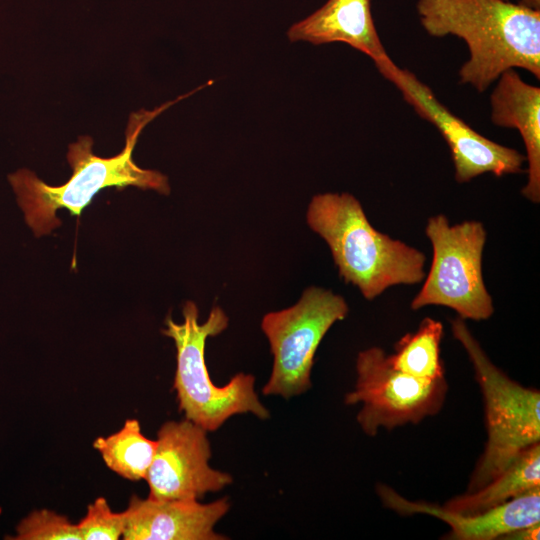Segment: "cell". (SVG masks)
Returning <instances> with one entry per match:
<instances>
[{"label":"cell","instance_id":"12","mask_svg":"<svg viewBox=\"0 0 540 540\" xmlns=\"http://www.w3.org/2000/svg\"><path fill=\"white\" fill-rule=\"evenodd\" d=\"M230 508L227 497L210 503L198 500H155L131 496L125 540H223L214 527Z\"/></svg>","mask_w":540,"mask_h":540},{"label":"cell","instance_id":"6","mask_svg":"<svg viewBox=\"0 0 540 540\" xmlns=\"http://www.w3.org/2000/svg\"><path fill=\"white\" fill-rule=\"evenodd\" d=\"M433 259L423 286L411 301V309L445 306L458 317L489 319L494 306L482 273L486 230L479 221L450 225L443 214L432 216L425 227Z\"/></svg>","mask_w":540,"mask_h":540},{"label":"cell","instance_id":"15","mask_svg":"<svg viewBox=\"0 0 540 540\" xmlns=\"http://www.w3.org/2000/svg\"><path fill=\"white\" fill-rule=\"evenodd\" d=\"M540 487V444L524 450L482 488L465 492L443 507L461 514L483 512Z\"/></svg>","mask_w":540,"mask_h":540},{"label":"cell","instance_id":"20","mask_svg":"<svg viewBox=\"0 0 540 540\" xmlns=\"http://www.w3.org/2000/svg\"><path fill=\"white\" fill-rule=\"evenodd\" d=\"M539 523L515 530L504 535L502 540H539Z\"/></svg>","mask_w":540,"mask_h":540},{"label":"cell","instance_id":"2","mask_svg":"<svg viewBox=\"0 0 540 540\" xmlns=\"http://www.w3.org/2000/svg\"><path fill=\"white\" fill-rule=\"evenodd\" d=\"M169 101L153 110L141 109L130 115L126 128L123 150L109 158L93 153V140L81 136L70 144L67 160L72 168L70 179L60 186H50L29 169L22 168L8 175L27 225L35 236L48 234L61 224L56 216L58 209L65 208L71 215L79 216L94 196L102 189L128 186L154 190L160 194L170 193L168 178L156 170L139 167L133 160V151L143 128L179 99Z\"/></svg>","mask_w":540,"mask_h":540},{"label":"cell","instance_id":"11","mask_svg":"<svg viewBox=\"0 0 540 540\" xmlns=\"http://www.w3.org/2000/svg\"><path fill=\"white\" fill-rule=\"evenodd\" d=\"M383 506L402 515L427 514L450 526L444 537L453 540H495L515 530L540 522V487L499 506L473 514H461L424 501H411L393 488L378 484Z\"/></svg>","mask_w":540,"mask_h":540},{"label":"cell","instance_id":"13","mask_svg":"<svg viewBox=\"0 0 540 540\" xmlns=\"http://www.w3.org/2000/svg\"><path fill=\"white\" fill-rule=\"evenodd\" d=\"M291 42L313 45L347 44L369 56L383 75L395 63L377 33L370 0H328L322 7L287 31Z\"/></svg>","mask_w":540,"mask_h":540},{"label":"cell","instance_id":"9","mask_svg":"<svg viewBox=\"0 0 540 540\" xmlns=\"http://www.w3.org/2000/svg\"><path fill=\"white\" fill-rule=\"evenodd\" d=\"M382 76L399 89L420 117L439 130L450 148L457 182L465 183L484 173L500 177L522 172L525 156L477 133L412 72L395 64Z\"/></svg>","mask_w":540,"mask_h":540},{"label":"cell","instance_id":"10","mask_svg":"<svg viewBox=\"0 0 540 540\" xmlns=\"http://www.w3.org/2000/svg\"><path fill=\"white\" fill-rule=\"evenodd\" d=\"M156 441V452L145 478L149 498L199 500L232 483L230 474L209 465L207 431L186 418L164 423Z\"/></svg>","mask_w":540,"mask_h":540},{"label":"cell","instance_id":"7","mask_svg":"<svg viewBox=\"0 0 540 540\" xmlns=\"http://www.w3.org/2000/svg\"><path fill=\"white\" fill-rule=\"evenodd\" d=\"M349 312L346 300L321 287H307L292 306L265 314L261 329L268 339L273 366L262 389L285 399L311 388L314 356L332 325Z\"/></svg>","mask_w":540,"mask_h":540},{"label":"cell","instance_id":"19","mask_svg":"<svg viewBox=\"0 0 540 540\" xmlns=\"http://www.w3.org/2000/svg\"><path fill=\"white\" fill-rule=\"evenodd\" d=\"M125 525V512H113L104 497L89 504L86 515L77 523L82 540H118Z\"/></svg>","mask_w":540,"mask_h":540},{"label":"cell","instance_id":"16","mask_svg":"<svg viewBox=\"0 0 540 540\" xmlns=\"http://www.w3.org/2000/svg\"><path fill=\"white\" fill-rule=\"evenodd\" d=\"M93 447L113 472L127 480L138 481L147 476L157 441L142 434L138 420L128 419L117 432L96 438Z\"/></svg>","mask_w":540,"mask_h":540},{"label":"cell","instance_id":"4","mask_svg":"<svg viewBox=\"0 0 540 540\" xmlns=\"http://www.w3.org/2000/svg\"><path fill=\"white\" fill-rule=\"evenodd\" d=\"M182 314V323L168 317L162 333L170 337L176 347L173 388L185 418L207 432L216 431L236 414L251 413L260 419L269 418V411L255 392L253 375L238 373L222 387L216 386L210 378L205 360L206 340L228 327L225 311L215 305L207 320L199 323L197 305L187 301Z\"/></svg>","mask_w":540,"mask_h":540},{"label":"cell","instance_id":"1","mask_svg":"<svg viewBox=\"0 0 540 540\" xmlns=\"http://www.w3.org/2000/svg\"><path fill=\"white\" fill-rule=\"evenodd\" d=\"M416 8L428 34L467 44L461 83L483 92L514 68L540 78V10L510 0H418Z\"/></svg>","mask_w":540,"mask_h":540},{"label":"cell","instance_id":"8","mask_svg":"<svg viewBox=\"0 0 540 540\" xmlns=\"http://www.w3.org/2000/svg\"><path fill=\"white\" fill-rule=\"evenodd\" d=\"M448 392L445 378L427 381L396 370L380 347L358 353L356 382L345 396L347 405L362 403L357 422L368 436L380 428L418 424L440 412Z\"/></svg>","mask_w":540,"mask_h":540},{"label":"cell","instance_id":"3","mask_svg":"<svg viewBox=\"0 0 540 540\" xmlns=\"http://www.w3.org/2000/svg\"><path fill=\"white\" fill-rule=\"evenodd\" d=\"M306 221L327 243L339 276L365 299L373 300L391 286L424 280V253L375 229L352 194L313 196Z\"/></svg>","mask_w":540,"mask_h":540},{"label":"cell","instance_id":"18","mask_svg":"<svg viewBox=\"0 0 540 540\" xmlns=\"http://www.w3.org/2000/svg\"><path fill=\"white\" fill-rule=\"evenodd\" d=\"M19 540H82L77 524L54 511L42 509L28 515L17 528Z\"/></svg>","mask_w":540,"mask_h":540},{"label":"cell","instance_id":"14","mask_svg":"<svg viewBox=\"0 0 540 540\" xmlns=\"http://www.w3.org/2000/svg\"><path fill=\"white\" fill-rule=\"evenodd\" d=\"M491 120L500 127L515 128L522 136L528 162L522 195L540 201V88L525 82L514 69L503 72L490 96Z\"/></svg>","mask_w":540,"mask_h":540},{"label":"cell","instance_id":"5","mask_svg":"<svg viewBox=\"0 0 540 540\" xmlns=\"http://www.w3.org/2000/svg\"><path fill=\"white\" fill-rule=\"evenodd\" d=\"M453 336L466 350L481 388L487 441L466 492L482 488L519 454L540 442V393L496 367L468 329L465 320L451 322Z\"/></svg>","mask_w":540,"mask_h":540},{"label":"cell","instance_id":"21","mask_svg":"<svg viewBox=\"0 0 540 540\" xmlns=\"http://www.w3.org/2000/svg\"><path fill=\"white\" fill-rule=\"evenodd\" d=\"M521 4L535 10H540V0H521Z\"/></svg>","mask_w":540,"mask_h":540},{"label":"cell","instance_id":"17","mask_svg":"<svg viewBox=\"0 0 540 540\" xmlns=\"http://www.w3.org/2000/svg\"><path fill=\"white\" fill-rule=\"evenodd\" d=\"M443 325L430 317L424 318L414 333L405 334L396 344L389 362L398 371L427 381L445 378L440 357Z\"/></svg>","mask_w":540,"mask_h":540}]
</instances>
